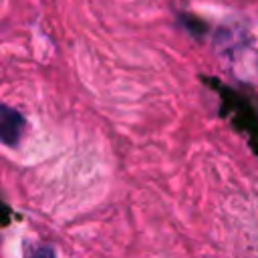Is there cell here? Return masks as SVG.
Masks as SVG:
<instances>
[{"instance_id":"7a4b0ae2","label":"cell","mask_w":258,"mask_h":258,"mask_svg":"<svg viewBox=\"0 0 258 258\" xmlns=\"http://www.w3.org/2000/svg\"><path fill=\"white\" fill-rule=\"evenodd\" d=\"M30 258H56V256H54V250H52V246H46V244H42V246H38V248H34V250H32Z\"/></svg>"},{"instance_id":"6da1fadb","label":"cell","mask_w":258,"mask_h":258,"mask_svg":"<svg viewBox=\"0 0 258 258\" xmlns=\"http://www.w3.org/2000/svg\"><path fill=\"white\" fill-rule=\"evenodd\" d=\"M24 125L26 121L20 111L8 105H0V143L14 147L24 133Z\"/></svg>"}]
</instances>
